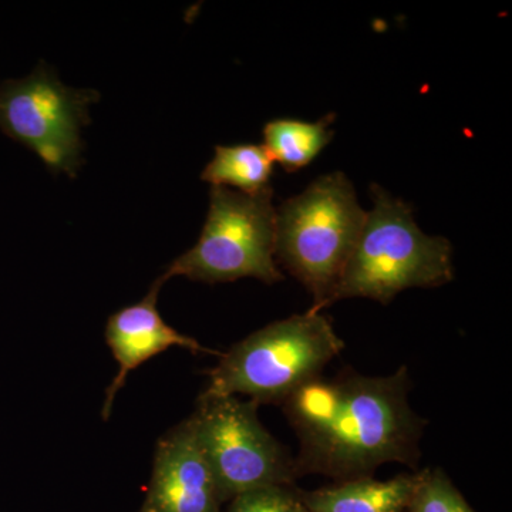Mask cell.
Masks as SVG:
<instances>
[{"instance_id":"obj_1","label":"cell","mask_w":512,"mask_h":512,"mask_svg":"<svg viewBox=\"0 0 512 512\" xmlns=\"http://www.w3.org/2000/svg\"><path fill=\"white\" fill-rule=\"evenodd\" d=\"M407 366L387 376H320L282 406L298 437L296 477H372L384 464L416 467L429 421L410 404Z\"/></svg>"},{"instance_id":"obj_2","label":"cell","mask_w":512,"mask_h":512,"mask_svg":"<svg viewBox=\"0 0 512 512\" xmlns=\"http://www.w3.org/2000/svg\"><path fill=\"white\" fill-rule=\"evenodd\" d=\"M372 211L366 212L332 303L350 298L392 302L412 288H439L454 279L453 247L443 237L424 234L407 202L380 185L370 188Z\"/></svg>"},{"instance_id":"obj_3","label":"cell","mask_w":512,"mask_h":512,"mask_svg":"<svg viewBox=\"0 0 512 512\" xmlns=\"http://www.w3.org/2000/svg\"><path fill=\"white\" fill-rule=\"evenodd\" d=\"M345 349L332 323L320 312L269 323L235 343L211 370L201 399L247 396L256 404H284Z\"/></svg>"},{"instance_id":"obj_4","label":"cell","mask_w":512,"mask_h":512,"mask_svg":"<svg viewBox=\"0 0 512 512\" xmlns=\"http://www.w3.org/2000/svg\"><path fill=\"white\" fill-rule=\"evenodd\" d=\"M365 217L353 184L342 173L322 175L276 208V264L311 293L309 311L332 305Z\"/></svg>"},{"instance_id":"obj_5","label":"cell","mask_w":512,"mask_h":512,"mask_svg":"<svg viewBox=\"0 0 512 512\" xmlns=\"http://www.w3.org/2000/svg\"><path fill=\"white\" fill-rule=\"evenodd\" d=\"M275 211L271 187L255 194L212 187L200 239L160 278L185 276L205 284L242 278L268 285L284 281L275 259Z\"/></svg>"},{"instance_id":"obj_6","label":"cell","mask_w":512,"mask_h":512,"mask_svg":"<svg viewBox=\"0 0 512 512\" xmlns=\"http://www.w3.org/2000/svg\"><path fill=\"white\" fill-rule=\"evenodd\" d=\"M191 420L222 501L269 485H292L293 457L262 426L258 404L234 396L200 397Z\"/></svg>"},{"instance_id":"obj_7","label":"cell","mask_w":512,"mask_h":512,"mask_svg":"<svg viewBox=\"0 0 512 512\" xmlns=\"http://www.w3.org/2000/svg\"><path fill=\"white\" fill-rule=\"evenodd\" d=\"M94 90L64 86L40 63L28 77L0 86V130L32 150L52 173L76 175L82 164V130L90 123Z\"/></svg>"},{"instance_id":"obj_8","label":"cell","mask_w":512,"mask_h":512,"mask_svg":"<svg viewBox=\"0 0 512 512\" xmlns=\"http://www.w3.org/2000/svg\"><path fill=\"white\" fill-rule=\"evenodd\" d=\"M222 498L191 417L160 440L141 512H218Z\"/></svg>"},{"instance_id":"obj_9","label":"cell","mask_w":512,"mask_h":512,"mask_svg":"<svg viewBox=\"0 0 512 512\" xmlns=\"http://www.w3.org/2000/svg\"><path fill=\"white\" fill-rule=\"evenodd\" d=\"M163 284V279L158 278L140 302L114 313L107 322L106 342L114 359L119 363V372L107 389L101 413L104 420L109 419L116 394L126 383L128 375L151 357L160 355L173 346L195 355L210 353L221 356L217 350L205 348L191 336L183 335L165 322L157 309L158 293Z\"/></svg>"},{"instance_id":"obj_10","label":"cell","mask_w":512,"mask_h":512,"mask_svg":"<svg viewBox=\"0 0 512 512\" xmlns=\"http://www.w3.org/2000/svg\"><path fill=\"white\" fill-rule=\"evenodd\" d=\"M416 478V473L384 481L355 478L301 497L309 512H407Z\"/></svg>"},{"instance_id":"obj_11","label":"cell","mask_w":512,"mask_h":512,"mask_svg":"<svg viewBox=\"0 0 512 512\" xmlns=\"http://www.w3.org/2000/svg\"><path fill=\"white\" fill-rule=\"evenodd\" d=\"M336 114H329L316 123L296 119H276L264 127V147L274 163L288 173L305 168L319 156L333 137L330 124Z\"/></svg>"},{"instance_id":"obj_12","label":"cell","mask_w":512,"mask_h":512,"mask_svg":"<svg viewBox=\"0 0 512 512\" xmlns=\"http://www.w3.org/2000/svg\"><path fill=\"white\" fill-rule=\"evenodd\" d=\"M274 160L264 146L237 144L215 147V156L202 171L201 180L212 187L237 188L255 194L269 187Z\"/></svg>"},{"instance_id":"obj_13","label":"cell","mask_w":512,"mask_h":512,"mask_svg":"<svg viewBox=\"0 0 512 512\" xmlns=\"http://www.w3.org/2000/svg\"><path fill=\"white\" fill-rule=\"evenodd\" d=\"M407 512H477L440 467L417 471Z\"/></svg>"},{"instance_id":"obj_14","label":"cell","mask_w":512,"mask_h":512,"mask_svg":"<svg viewBox=\"0 0 512 512\" xmlns=\"http://www.w3.org/2000/svg\"><path fill=\"white\" fill-rule=\"evenodd\" d=\"M228 512H309L291 485H269L232 498Z\"/></svg>"}]
</instances>
